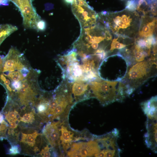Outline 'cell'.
<instances>
[{"instance_id": "603a6c76", "label": "cell", "mask_w": 157, "mask_h": 157, "mask_svg": "<svg viewBox=\"0 0 157 157\" xmlns=\"http://www.w3.org/2000/svg\"><path fill=\"white\" fill-rule=\"evenodd\" d=\"M4 131V129L3 125L1 122H0V139L2 138L3 137Z\"/></svg>"}, {"instance_id": "8fae6325", "label": "cell", "mask_w": 157, "mask_h": 157, "mask_svg": "<svg viewBox=\"0 0 157 157\" xmlns=\"http://www.w3.org/2000/svg\"><path fill=\"white\" fill-rule=\"evenodd\" d=\"M156 19L154 16L143 15L141 17L139 30L136 37L146 38L154 35Z\"/></svg>"}, {"instance_id": "d4e9b609", "label": "cell", "mask_w": 157, "mask_h": 157, "mask_svg": "<svg viewBox=\"0 0 157 157\" xmlns=\"http://www.w3.org/2000/svg\"><path fill=\"white\" fill-rule=\"evenodd\" d=\"M7 0V1H11L12 0Z\"/></svg>"}, {"instance_id": "5b68a950", "label": "cell", "mask_w": 157, "mask_h": 157, "mask_svg": "<svg viewBox=\"0 0 157 157\" xmlns=\"http://www.w3.org/2000/svg\"><path fill=\"white\" fill-rule=\"evenodd\" d=\"M156 58L154 57L147 60L138 62L128 68L123 79L129 95L136 89L154 75L156 69Z\"/></svg>"}, {"instance_id": "9c48e42d", "label": "cell", "mask_w": 157, "mask_h": 157, "mask_svg": "<svg viewBox=\"0 0 157 157\" xmlns=\"http://www.w3.org/2000/svg\"><path fill=\"white\" fill-rule=\"evenodd\" d=\"M101 147L96 140L74 143L67 154L69 157H90L101 151Z\"/></svg>"}, {"instance_id": "d6986e66", "label": "cell", "mask_w": 157, "mask_h": 157, "mask_svg": "<svg viewBox=\"0 0 157 157\" xmlns=\"http://www.w3.org/2000/svg\"><path fill=\"white\" fill-rule=\"evenodd\" d=\"M126 9L131 11H135L136 6L135 1L130 0L128 1L126 4Z\"/></svg>"}, {"instance_id": "7402d4cb", "label": "cell", "mask_w": 157, "mask_h": 157, "mask_svg": "<svg viewBox=\"0 0 157 157\" xmlns=\"http://www.w3.org/2000/svg\"><path fill=\"white\" fill-rule=\"evenodd\" d=\"M46 28L45 22L43 20L41 19L38 23L36 30L38 31H43Z\"/></svg>"}, {"instance_id": "9a60e30c", "label": "cell", "mask_w": 157, "mask_h": 157, "mask_svg": "<svg viewBox=\"0 0 157 157\" xmlns=\"http://www.w3.org/2000/svg\"><path fill=\"white\" fill-rule=\"evenodd\" d=\"M151 49H145L140 48L134 43V44L129 51L135 61L140 62L151 54Z\"/></svg>"}, {"instance_id": "7c38bea8", "label": "cell", "mask_w": 157, "mask_h": 157, "mask_svg": "<svg viewBox=\"0 0 157 157\" xmlns=\"http://www.w3.org/2000/svg\"><path fill=\"white\" fill-rule=\"evenodd\" d=\"M147 132L144 134L147 146L155 153L157 152V118L147 119L146 123Z\"/></svg>"}, {"instance_id": "ffe728a7", "label": "cell", "mask_w": 157, "mask_h": 157, "mask_svg": "<svg viewBox=\"0 0 157 157\" xmlns=\"http://www.w3.org/2000/svg\"><path fill=\"white\" fill-rule=\"evenodd\" d=\"M50 148L48 145L45 147L44 148L42 149L40 152V154L43 157H50L51 154L49 151Z\"/></svg>"}, {"instance_id": "277c9868", "label": "cell", "mask_w": 157, "mask_h": 157, "mask_svg": "<svg viewBox=\"0 0 157 157\" xmlns=\"http://www.w3.org/2000/svg\"><path fill=\"white\" fill-rule=\"evenodd\" d=\"M92 97L96 98L103 106L114 102H121L128 96L124 85L119 81L100 78L89 82Z\"/></svg>"}, {"instance_id": "52a82bcc", "label": "cell", "mask_w": 157, "mask_h": 157, "mask_svg": "<svg viewBox=\"0 0 157 157\" xmlns=\"http://www.w3.org/2000/svg\"><path fill=\"white\" fill-rule=\"evenodd\" d=\"M11 1L20 11L24 27L36 29L37 23L41 19L33 6L32 0H12Z\"/></svg>"}, {"instance_id": "3957f363", "label": "cell", "mask_w": 157, "mask_h": 157, "mask_svg": "<svg viewBox=\"0 0 157 157\" xmlns=\"http://www.w3.org/2000/svg\"><path fill=\"white\" fill-rule=\"evenodd\" d=\"M97 18L112 34L134 38L138 31L141 17L135 11L126 9L114 13L102 12L98 14Z\"/></svg>"}, {"instance_id": "8992f818", "label": "cell", "mask_w": 157, "mask_h": 157, "mask_svg": "<svg viewBox=\"0 0 157 157\" xmlns=\"http://www.w3.org/2000/svg\"><path fill=\"white\" fill-rule=\"evenodd\" d=\"M111 60L107 57V77L106 80L119 81L123 79L128 69L127 60L122 55L118 54L109 56Z\"/></svg>"}, {"instance_id": "4fadbf2b", "label": "cell", "mask_w": 157, "mask_h": 157, "mask_svg": "<svg viewBox=\"0 0 157 157\" xmlns=\"http://www.w3.org/2000/svg\"><path fill=\"white\" fill-rule=\"evenodd\" d=\"M40 135L36 131L31 133H28V132L27 133H22L20 144L22 148H24L23 149L26 150V152L28 149L31 150L34 153L39 151L40 147L38 146L41 144L42 139L38 141L37 138Z\"/></svg>"}, {"instance_id": "cb8c5ba5", "label": "cell", "mask_w": 157, "mask_h": 157, "mask_svg": "<svg viewBox=\"0 0 157 157\" xmlns=\"http://www.w3.org/2000/svg\"><path fill=\"white\" fill-rule=\"evenodd\" d=\"M65 1L69 3H71L72 4L74 3H75L77 2V0H65Z\"/></svg>"}, {"instance_id": "7a4b0ae2", "label": "cell", "mask_w": 157, "mask_h": 157, "mask_svg": "<svg viewBox=\"0 0 157 157\" xmlns=\"http://www.w3.org/2000/svg\"><path fill=\"white\" fill-rule=\"evenodd\" d=\"M112 38V34L97 18L94 25L81 28L80 34L72 48L86 56H105Z\"/></svg>"}, {"instance_id": "ba28073f", "label": "cell", "mask_w": 157, "mask_h": 157, "mask_svg": "<svg viewBox=\"0 0 157 157\" xmlns=\"http://www.w3.org/2000/svg\"><path fill=\"white\" fill-rule=\"evenodd\" d=\"M73 13L78 20L81 28L90 26L97 21L98 14L87 3L81 5L76 3L72 4Z\"/></svg>"}, {"instance_id": "6da1fadb", "label": "cell", "mask_w": 157, "mask_h": 157, "mask_svg": "<svg viewBox=\"0 0 157 157\" xmlns=\"http://www.w3.org/2000/svg\"><path fill=\"white\" fill-rule=\"evenodd\" d=\"M56 61L63 79L69 82H89L101 78L99 73L100 62L92 58L80 56L72 48L58 55Z\"/></svg>"}, {"instance_id": "ac0fdd59", "label": "cell", "mask_w": 157, "mask_h": 157, "mask_svg": "<svg viewBox=\"0 0 157 157\" xmlns=\"http://www.w3.org/2000/svg\"><path fill=\"white\" fill-rule=\"evenodd\" d=\"M26 112L24 109V114L22 116H19L18 119V123L22 122L24 123L32 124L35 120V113L34 110H32L31 112Z\"/></svg>"}, {"instance_id": "30bf717a", "label": "cell", "mask_w": 157, "mask_h": 157, "mask_svg": "<svg viewBox=\"0 0 157 157\" xmlns=\"http://www.w3.org/2000/svg\"><path fill=\"white\" fill-rule=\"evenodd\" d=\"M70 82L72 93L76 103L92 97L89 82L75 81Z\"/></svg>"}, {"instance_id": "44dd1931", "label": "cell", "mask_w": 157, "mask_h": 157, "mask_svg": "<svg viewBox=\"0 0 157 157\" xmlns=\"http://www.w3.org/2000/svg\"><path fill=\"white\" fill-rule=\"evenodd\" d=\"M9 153L12 155H16L20 153V148L17 145L11 146L9 150Z\"/></svg>"}, {"instance_id": "2e32d148", "label": "cell", "mask_w": 157, "mask_h": 157, "mask_svg": "<svg viewBox=\"0 0 157 157\" xmlns=\"http://www.w3.org/2000/svg\"><path fill=\"white\" fill-rule=\"evenodd\" d=\"M60 130L61 135L60 139L64 149L66 150L70 146L73 138L74 133L63 125L61 126Z\"/></svg>"}, {"instance_id": "5bb4252c", "label": "cell", "mask_w": 157, "mask_h": 157, "mask_svg": "<svg viewBox=\"0 0 157 157\" xmlns=\"http://www.w3.org/2000/svg\"><path fill=\"white\" fill-rule=\"evenodd\" d=\"M60 124L59 121L48 123L43 130V134L52 147L58 146L60 143V130L58 128Z\"/></svg>"}, {"instance_id": "e0dca14e", "label": "cell", "mask_w": 157, "mask_h": 157, "mask_svg": "<svg viewBox=\"0 0 157 157\" xmlns=\"http://www.w3.org/2000/svg\"><path fill=\"white\" fill-rule=\"evenodd\" d=\"M114 35V38L111 42L109 51L112 52L115 49L121 50L129 45L126 44L124 42V40L128 37Z\"/></svg>"}]
</instances>
